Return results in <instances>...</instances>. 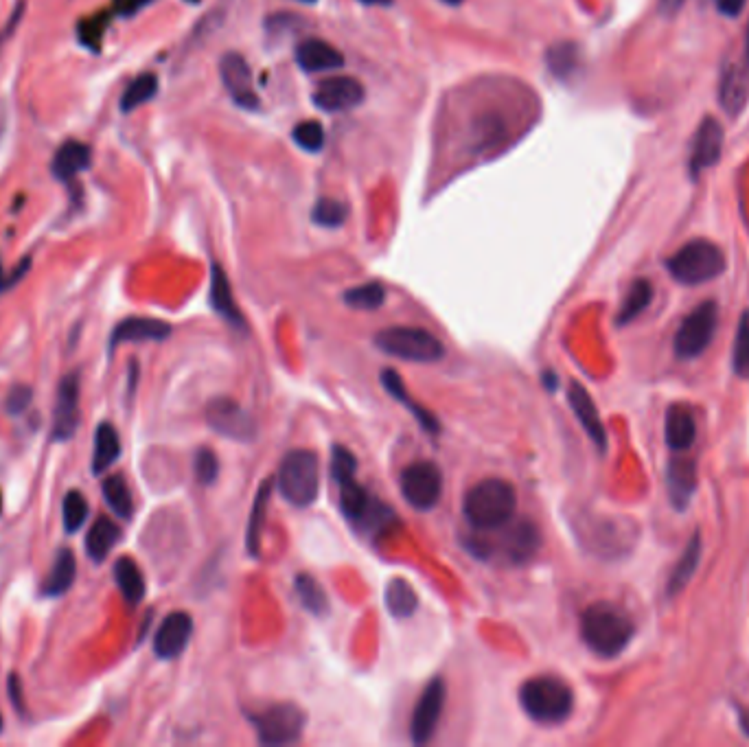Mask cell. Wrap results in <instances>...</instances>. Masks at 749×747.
<instances>
[{"label":"cell","mask_w":749,"mask_h":747,"mask_svg":"<svg viewBox=\"0 0 749 747\" xmlns=\"http://www.w3.org/2000/svg\"><path fill=\"white\" fill-rule=\"evenodd\" d=\"M263 745H287L303 737L307 715L296 704H272L255 715H248Z\"/></svg>","instance_id":"9c48e42d"},{"label":"cell","mask_w":749,"mask_h":747,"mask_svg":"<svg viewBox=\"0 0 749 747\" xmlns=\"http://www.w3.org/2000/svg\"><path fill=\"white\" fill-rule=\"evenodd\" d=\"M22 16H25V3H20L14 7V11H11V16L7 18V22L3 25V29H0V53H3V49L7 47V42L14 38V33L18 31L20 27V20Z\"/></svg>","instance_id":"f907efd6"},{"label":"cell","mask_w":749,"mask_h":747,"mask_svg":"<svg viewBox=\"0 0 749 747\" xmlns=\"http://www.w3.org/2000/svg\"><path fill=\"white\" fill-rule=\"evenodd\" d=\"M749 97V64L725 68L719 84V101L730 117H739Z\"/></svg>","instance_id":"7402d4cb"},{"label":"cell","mask_w":749,"mask_h":747,"mask_svg":"<svg viewBox=\"0 0 749 747\" xmlns=\"http://www.w3.org/2000/svg\"><path fill=\"white\" fill-rule=\"evenodd\" d=\"M0 732H3V715H0Z\"/></svg>","instance_id":"be15d7a7"},{"label":"cell","mask_w":749,"mask_h":747,"mask_svg":"<svg viewBox=\"0 0 749 747\" xmlns=\"http://www.w3.org/2000/svg\"><path fill=\"white\" fill-rule=\"evenodd\" d=\"M349 217L347 204L333 198H322L311 211V220H314L322 228H340Z\"/></svg>","instance_id":"b9f144b4"},{"label":"cell","mask_w":749,"mask_h":747,"mask_svg":"<svg viewBox=\"0 0 749 747\" xmlns=\"http://www.w3.org/2000/svg\"><path fill=\"white\" fill-rule=\"evenodd\" d=\"M211 305L217 314H220L224 320H228L230 325L237 329H244L246 320L241 316L239 307L233 298V290H230V283L226 272L222 270L220 263H213L211 268Z\"/></svg>","instance_id":"4316f807"},{"label":"cell","mask_w":749,"mask_h":747,"mask_svg":"<svg viewBox=\"0 0 749 747\" xmlns=\"http://www.w3.org/2000/svg\"><path fill=\"white\" fill-rule=\"evenodd\" d=\"M193 467H195V478H198V482L204 487L213 485L217 476H220V461H217V456L211 450H206V447L195 454Z\"/></svg>","instance_id":"bcb514c9"},{"label":"cell","mask_w":749,"mask_h":747,"mask_svg":"<svg viewBox=\"0 0 749 747\" xmlns=\"http://www.w3.org/2000/svg\"><path fill=\"white\" fill-rule=\"evenodd\" d=\"M386 607L390 616L410 618L414 612H417L419 596L406 579L395 577L386 585Z\"/></svg>","instance_id":"836d02e7"},{"label":"cell","mask_w":749,"mask_h":747,"mask_svg":"<svg viewBox=\"0 0 749 747\" xmlns=\"http://www.w3.org/2000/svg\"><path fill=\"white\" fill-rule=\"evenodd\" d=\"M544 384L548 386V390H557V375L555 373H552V371H546L544 373Z\"/></svg>","instance_id":"6f0895ef"},{"label":"cell","mask_w":749,"mask_h":747,"mask_svg":"<svg viewBox=\"0 0 749 747\" xmlns=\"http://www.w3.org/2000/svg\"><path fill=\"white\" fill-rule=\"evenodd\" d=\"M75 577H77V559L73 555V550L62 548L53 561L49 579H46L44 583V594L62 596L64 592L73 588Z\"/></svg>","instance_id":"1f68e13d"},{"label":"cell","mask_w":749,"mask_h":747,"mask_svg":"<svg viewBox=\"0 0 749 747\" xmlns=\"http://www.w3.org/2000/svg\"><path fill=\"white\" fill-rule=\"evenodd\" d=\"M79 423V373H71L62 379L57 390L55 415H53V439L68 441Z\"/></svg>","instance_id":"e0dca14e"},{"label":"cell","mask_w":749,"mask_h":747,"mask_svg":"<svg viewBox=\"0 0 749 747\" xmlns=\"http://www.w3.org/2000/svg\"><path fill=\"white\" fill-rule=\"evenodd\" d=\"M568 401L572 406L574 417L579 419V423L583 425V430L587 432V436H590L592 443L598 447V450L605 452L607 450V432H605V425L601 421V415H598V408L592 401L590 393H587V390L579 382H570Z\"/></svg>","instance_id":"d6986e66"},{"label":"cell","mask_w":749,"mask_h":747,"mask_svg":"<svg viewBox=\"0 0 749 747\" xmlns=\"http://www.w3.org/2000/svg\"><path fill=\"white\" fill-rule=\"evenodd\" d=\"M114 581H117L123 599L130 605H138L145 599V577L132 557H119L114 563Z\"/></svg>","instance_id":"f546056e"},{"label":"cell","mask_w":749,"mask_h":747,"mask_svg":"<svg viewBox=\"0 0 749 747\" xmlns=\"http://www.w3.org/2000/svg\"><path fill=\"white\" fill-rule=\"evenodd\" d=\"M281 496L298 509L311 507L320 496V461L311 450H292L285 454L276 476Z\"/></svg>","instance_id":"5b68a950"},{"label":"cell","mask_w":749,"mask_h":747,"mask_svg":"<svg viewBox=\"0 0 749 747\" xmlns=\"http://www.w3.org/2000/svg\"><path fill=\"white\" fill-rule=\"evenodd\" d=\"M103 498H106L108 507L117 513L121 520H132L134 500L128 482H125L123 476H110L103 480Z\"/></svg>","instance_id":"8d00e7d4"},{"label":"cell","mask_w":749,"mask_h":747,"mask_svg":"<svg viewBox=\"0 0 749 747\" xmlns=\"http://www.w3.org/2000/svg\"><path fill=\"white\" fill-rule=\"evenodd\" d=\"M29 266H31V259H25V261H22L20 266H18V270L5 274L3 263H0V292H7L9 287H14V285H16V283H18V281H20L22 277H25V274L29 272Z\"/></svg>","instance_id":"816d5d0a"},{"label":"cell","mask_w":749,"mask_h":747,"mask_svg":"<svg viewBox=\"0 0 749 747\" xmlns=\"http://www.w3.org/2000/svg\"><path fill=\"white\" fill-rule=\"evenodd\" d=\"M336 485L340 491V509L355 528L377 535L382 533L384 528L393 526L395 513L390 511L386 504L373 498L371 493L355 480V474L336 480Z\"/></svg>","instance_id":"52a82bcc"},{"label":"cell","mask_w":749,"mask_h":747,"mask_svg":"<svg viewBox=\"0 0 749 747\" xmlns=\"http://www.w3.org/2000/svg\"><path fill=\"white\" fill-rule=\"evenodd\" d=\"M728 268L725 252L708 239H693L666 259V270L682 285H701L721 277Z\"/></svg>","instance_id":"277c9868"},{"label":"cell","mask_w":749,"mask_h":747,"mask_svg":"<svg viewBox=\"0 0 749 747\" xmlns=\"http://www.w3.org/2000/svg\"><path fill=\"white\" fill-rule=\"evenodd\" d=\"M270 491H272V480H265L257 491L255 507L250 513V524H248V535H246V546L250 557H259V544H261V526L265 520V509L270 502Z\"/></svg>","instance_id":"74e56055"},{"label":"cell","mask_w":749,"mask_h":747,"mask_svg":"<svg viewBox=\"0 0 749 747\" xmlns=\"http://www.w3.org/2000/svg\"><path fill=\"white\" fill-rule=\"evenodd\" d=\"M517 511V493L511 482L487 478L465 493V520L478 531H495L513 520Z\"/></svg>","instance_id":"7a4b0ae2"},{"label":"cell","mask_w":749,"mask_h":747,"mask_svg":"<svg viewBox=\"0 0 749 747\" xmlns=\"http://www.w3.org/2000/svg\"><path fill=\"white\" fill-rule=\"evenodd\" d=\"M121 537V528L117 522L108 520V517H99V520L90 526L88 537H86V553L92 561H103L110 550L117 546Z\"/></svg>","instance_id":"4dcf8cb0"},{"label":"cell","mask_w":749,"mask_h":747,"mask_svg":"<svg viewBox=\"0 0 749 747\" xmlns=\"http://www.w3.org/2000/svg\"><path fill=\"white\" fill-rule=\"evenodd\" d=\"M296 594L301 599V605L314 616H325L329 612V596L325 588L311 577V574L303 572L296 577Z\"/></svg>","instance_id":"d590c367"},{"label":"cell","mask_w":749,"mask_h":747,"mask_svg":"<svg viewBox=\"0 0 749 747\" xmlns=\"http://www.w3.org/2000/svg\"><path fill=\"white\" fill-rule=\"evenodd\" d=\"M106 27H108V14L92 16L79 25V40H82V44H86L88 49L99 51V44H101Z\"/></svg>","instance_id":"7dc6e473"},{"label":"cell","mask_w":749,"mask_h":747,"mask_svg":"<svg viewBox=\"0 0 749 747\" xmlns=\"http://www.w3.org/2000/svg\"><path fill=\"white\" fill-rule=\"evenodd\" d=\"M539 546H541V535L537 531V526L526 520L506 528V533L502 537L504 555L513 563H517V566L533 559L537 555Z\"/></svg>","instance_id":"cb8c5ba5"},{"label":"cell","mask_w":749,"mask_h":747,"mask_svg":"<svg viewBox=\"0 0 749 747\" xmlns=\"http://www.w3.org/2000/svg\"><path fill=\"white\" fill-rule=\"evenodd\" d=\"M193 636V618L187 612L169 614L154 636V653L160 660H176Z\"/></svg>","instance_id":"ac0fdd59"},{"label":"cell","mask_w":749,"mask_h":747,"mask_svg":"<svg viewBox=\"0 0 749 747\" xmlns=\"http://www.w3.org/2000/svg\"><path fill=\"white\" fill-rule=\"evenodd\" d=\"M121 441L119 432L112 423H101L95 434V454H92V471L101 474L119 461Z\"/></svg>","instance_id":"d6a6232c"},{"label":"cell","mask_w":749,"mask_h":747,"mask_svg":"<svg viewBox=\"0 0 749 747\" xmlns=\"http://www.w3.org/2000/svg\"><path fill=\"white\" fill-rule=\"evenodd\" d=\"M373 342L390 358L414 364H434L445 358L443 342L434 333L419 327H388L375 333Z\"/></svg>","instance_id":"8992f818"},{"label":"cell","mask_w":749,"mask_h":747,"mask_svg":"<svg viewBox=\"0 0 749 747\" xmlns=\"http://www.w3.org/2000/svg\"><path fill=\"white\" fill-rule=\"evenodd\" d=\"M664 436L666 445L673 452H686L693 447L697 439V423L693 412L684 406H673L666 412V423H664Z\"/></svg>","instance_id":"d4e9b609"},{"label":"cell","mask_w":749,"mask_h":747,"mask_svg":"<svg viewBox=\"0 0 749 747\" xmlns=\"http://www.w3.org/2000/svg\"><path fill=\"white\" fill-rule=\"evenodd\" d=\"M739 723H741V730L745 732V737H749V708L741 710V717H739Z\"/></svg>","instance_id":"680465c9"},{"label":"cell","mask_w":749,"mask_h":747,"mask_svg":"<svg viewBox=\"0 0 749 747\" xmlns=\"http://www.w3.org/2000/svg\"><path fill=\"white\" fill-rule=\"evenodd\" d=\"M342 301H344V305H349L353 309H362V312H375V309H379L386 303V290H384L382 283L371 281V283L351 287V290L344 292Z\"/></svg>","instance_id":"f35d334b"},{"label":"cell","mask_w":749,"mask_h":747,"mask_svg":"<svg viewBox=\"0 0 749 747\" xmlns=\"http://www.w3.org/2000/svg\"><path fill=\"white\" fill-rule=\"evenodd\" d=\"M445 697H447V686L441 677H434V680L423 688V693L417 701V706H414L412 719H410V737L414 745H423L434 737V732L436 728H439V721L443 715Z\"/></svg>","instance_id":"4fadbf2b"},{"label":"cell","mask_w":749,"mask_h":747,"mask_svg":"<svg viewBox=\"0 0 749 747\" xmlns=\"http://www.w3.org/2000/svg\"><path fill=\"white\" fill-rule=\"evenodd\" d=\"M294 141L296 145L305 149V152L309 154H316L320 152L322 147H325V130H322V125L318 121H303L298 123L294 132Z\"/></svg>","instance_id":"f6af8a7d"},{"label":"cell","mask_w":749,"mask_h":747,"mask_svg":"<svg viewBox=\"0 0 749 747\" xmlns=\"http://www.w3.org/2000/svg\"><path fill=\"white\" fill-rule=\"evenodd\" d=\"M701 553H704V539H701L699 531H695V535L690 537V542L686 544L682 557H679V561L675 563L671 577H668V583H666L668 596L684 592V588L690 583V579L695 577V572L699 568Z\"/></svg>","instance_id":"83f0119b"},{"label":"cell","mask_w":749,"mask_h":747,"mask_svg":"<svg viewBox=\"0 0 749 747\" xmlns=\"http://www.w3.org/2000/svg\"><path fill=\"white\" fill-rule=\"evenodd\" d=\"M443 3H447V5H452V7H458L460 3H463V0H443Z\"/></svg>","instance_id":"6125c7cd"},{"label":"cell","mask_w":749,"mask_h":747,"mask_svg":"<svg viewBox=\"0 0 749 747\" xmlns=\"http://www.w3.org/2000/svg\"><path fill=\"white\" fill-rule=\"evenodd\" d=\"M169 336H171V325L165 323V320L134 316V318H125L123 323L114 327L112 338H110V349H114L117 344H123V342H163Z\"/></svg>","instance_id":"ffe728a7"},{"label":"cell","mask_w":749,"mask_h":747,"mask_svg":"<svg viewBox=\"0 0 749 747\" xmlns=\"http://www.w3.org/2000/svg\"><path fill=\"white\" fill-rule=\"evenodd\" d=\"M33 399V390L25 384H18L9 390L7 395V412L9 415H22L31 404Z\"/></svg>","instance_id":"681fc988"},{"label":"cell","mask_w":749,"mask_h":747,"mask_svg":"<svg viewBox=\"0 0 749 747\" xmlns=\"http://www.w3.org/2000/svg\"><path fill=\"white\" fill-rule=\"evenodd\" d=\"M745 5H747V0H714V7L719 9V14L728 18H739Z\"/></svg>","instance_id":"f5cc1de1"},{"label":"cell","mask_w":749,"mask_h":747,"mask_svg":"<svg viewBox=\"0 0 749 747\" xmlns=\"http://www.w3.org/2000/svg\"><path fill=\"white\" fill-rule=\"evenodd\" d=\"M305 3H316V0H305Z\"/></svg>","instance_id":"e7e4bbea"},{"label":"cell","mask_w":749,"mask_h":747,"mask_svg":"<svg viewBox=\"0 0 749 747\" xmlns=\"http://www.w3.org/2000/svg\"><path fill=\"white\" fill-rule=\"evenodd\" d=\"M723 143L725 134L721 123L712 117H706L701 121L695 132L693 147H690V176L697 180L706 169L717 165L723 154Z\"/></svg>","instance_id":"9a60e30c"},{"label":"cell","mask_w":749,"mask_h":747,"mask_svg":"<svg viewBox=\"0 0 749 747\" xmlns=\"http://www.w3.org/2000/svg\"><path fill=\"white\" fill-rule=\"evenodd\" d=\"M149 3H152V0H114V9H117L121 16H134Z\"/></svg>","instance_id":"11a10c76"},{"label":"cell","mask_w":749,"mask_h":747,"mask_svg":"<svg viewBox=\"0 0 749 747\" xmlns=\"http://www.w3.org/2000/svg\"><path fill=\"white\" fill-rule=\"evenodd\" d=\"M382 384L388 390L390 397H395L399 401V404H403V406H406L410 410V415H414V419H417L421 423V428L425 432H428V434H439L441 432L439 419H436L430 410H425L423 406H419L417 401H414L408 395V390H406V386H403V382H401V377H399L397 371L386 369L382 373Z\"/></svg>","instance_id":"f1b7e54d"},{"label":"cell","mask_w":749,"mask_h":747,"mask_svg":"<svg viewBox=\"0 0 749 747\" xmlns=\"http://www.w3.org/2000/svg\"><path fill=\"white\" fill-rule=\"evenodd\" d=\"M583 531L579 533L585 546L601 557H616L629 553L638 539V528L629 520H614V517H592L583 520Z\"/></svg>","instance_id":"30bf717a"},{"label":"cell","mask_w":749,"mask_h":747,"mask_svg":"<svg viewBox=\"0 0 749 747\" xmlns=\"http://www.w3.org/2000/svg\"><path fill=\"white\" fill-rule=\"evenodd\" d=\"M220 75L235 103L246 110L259 108V97L255 93V86H252V71L244 55L226 53L220 62Z\"/></svg>","instance_id":"2e32d148"},{"label":"cell","mask_w":749,"mask_h":747,"mask_svg":"<svg viewBox=\"0 0 749 747\" xmlns=\"http://www.w3.org/2000/svg\"><path fill=\"white\" fill-rule=\"evenodd\" d=\"M520 706L533 721L555 726L572 715L574 693L559 677L537 675L520 686Z\"/></svg>","instance_id":"3957f363"},{"label":"cell","mask_w":749,"mask_h":747,"mask_svg":"<svg viewBox=\"0 0 749 747\" xmlns=\"http://www.w3.org/2000/svg\"><path fill=\"white\" fill-rule=\"evenodd\" d=\"M64 528L66 533H77L86 524L88 517V502L82 496V491H68L64 498Z\"/></svg>","instance_id":"7bdbcfd3"},{"label":"cell","mask_w":749,"mask_h":747,"mask_svg":"<svg viewBox=\"0 0 749 747\" xmlns=\"http://www.w3.org/2000/svg\"><path fill=\"white\" fill-rule=\"evenodd\" d=\"M189 3H198V0H189Z\"/></svg>","instance_id":"03108f58"},{"label":"cell","mask_w":749,"mask_h":747,"mask_svg":"<svg viewBox=\"0 0 749 747\" xmlns=\"http://www.w3.org/2000/svg\"><path fill=\"white\" fill-rule=\"evenodd\" d=\"M666 485L668 496H671L673 507L677 511H684L688 507L690 498L697 489V469L693 461H671L666 469Z\"/></svg>","instance_id":"484cf974"},{"label":"cell","mask_w":749,"mask_h":747,"mask_svg":"<svg viewBox=\"0 0 749 747\" xmlns=\"http://www.w3.org/2000/svg\"><path fill=\"white\" fill-rule=\"evenodd\" d=\"M9 697H11V704H14L16 710L22 715V712H25V699H22V684L16 673L9 675Z\"/></svg>","instance_id":"db71d44e"},{"label":"cell","mask_w":749,"mask_h":747,"mask_svg":"<svg viewBox=\"0 0 749 747\" xmlns=\"http://www.w3.org/2000/svg\"><path fill=\"white\" fill-rule=\"evenodd\" d=\"M651 301H653V285H651V281H647V279L633 281L631 287H629L627 296H625V301H622V305H620V312H618L616 323L620 327H625V325L633 323V320H636L644 312V309H647L651 305Z\"/></svg>","instance_id":"e575fe53"},{"label":"cell","mask_w":749,"mask_h":747,"mask_svg":"<svg viewBox=\"0 0 749 747\" xmlns=\"http://www.w3.org/2000/svg\"><path fill=\"white\" fill-rule=\"evenodd\" d=\"M636 636L631 616L614 603H594L581 616V638L598 658H616Z\"/></svg>","instance_id":"6da1fadb"},{"label":"cell","mask_w":749,"mask_h":747,"mask_svg":"<svg viewBox=\"0 0 749 747\" xmlns=\"http://www.w3.org/2000/svg\"><path fill=\"white\" fill-rule=\"evenodd\" d=\"M90 163H92L90 145L71 139L55 152L51 171L57 180L66 182L68 185V182H73L79 174H82V171L90 169Z\"/></svg>","instance_id":"603a6c76"},{"label":"cell","mask_w":749,"mask_h":747,"mask_svg":"<svg viewBox=\"0 0 749 747\" xmlns=\"http://www.w3.org/2000/svg\"><path fill=\"white\" fill-rule=\"evenodd\" d=\"M311 99L325 112H347L364 101V86L355 77L333 75L322 79Z\"/></svg>","instance_id":"5bb4252c"},{"label":"cell","mask_w":749,"mask_h":747,"mask_svg":"<svg viewBox=\"0 0 749 747\" xmlns=\"http://www.w3.org/2000/svg\"><path fill=\"white\" fill-rule=\"evenodd\" d=\"M206 423L230 441L250 443L257 436V423L250 412L228 397H217L211 401L209 408H206Z\"/></svg>","instance_id":"7c38bea8"},{"label":"cell","mask_w":749,"mask_h":747,"mask_svg":"<svg viewBox=\"0 0 749 747\" xmlns=\"http://www.w3.org/2000/svg\"><path fill=\"white\" fill-rule=\"evenodd\" d=\"M684 5H686V0H660V9L664 16H675Z\"/></svg>","instance_id":"9f6ffc18"},{"label":"cell","mask_w":749,"mask_h":747,"mask_svg":"<svg viewBox=\"0 0 749 747\" xmlns=\"http://www.w3.org/2000/svg\"><path fill=\"white\" fill-rule=\"evenodd\" d=\"M548 64L557 77H570L579 66V49L570 42L557 44L555 49L548 51Z\"/></svg>","instance_id":"ee69618b"},{"label":"cell","mask_w":749,"mask_h":747,"mask_svg":"<svg viewBox=\"0 0 749 747\" xmlns=\"http://www.w3.org/2000/svg\"><path fill=\"white\" fill-rule=\"evenodd\" d=\"M156 93H158V77L154 73L138 75L134 82L125 88V93L121 97V110L132 112L136 108H141L143 103L152 101Z\"/></svg>","instance_id":"ab89813d"},{"label":"cell","mask_w":749,"mask_h":747,"mask_svg":"<svg viewBox=\"0 0 749 747\" xmlns=\"http://www.w3.org/2000/svg\"><path fill=\"white\" fill-rule=\"evenodd\" d=\"M717 323H719L717 303L706 301L697 305L675 331L673 351L677 355V360L688 362V360L699 358V355L710 347L714 331H717Z\"/></svg>","instance_id":"ba28073f"},{"label":"cell","mask_w":749,"mask_h":747,"mask_svg":"<svg viewBox=\"0 0 749 747\" xmlns=\"http://www.w3.org/2000/svg\"><path fill=\"white\" fill-rule=\"evenodd\" d=\"M362 5H368V7H390L395 3V0H360Z\"/></svg>","instance_id":"91938a15"},{"label":"cell","mask_w":749,"mask_h":747,"mask_svg":"<svg viewBox=\"0 0 749 747\" xmlns=\"http://www.w3.org/2000/svg\"><path fill=\"white\" fill-rule=\"evenodd\" d=\"M732 369L739 377H749V309L739 320V329L734 336L732 347Z\"/></svg>","instance_id":"60d3db41"},{"label":"cell","mask_w":749,"mask_h":747,"mask_svg":"<svg viewBox=\"0 0 749 747\" xmlns=\"http://www.w3.org/2000/svg\"><path fill=\"white\" fill-rule=\"evenodd\" d=\"M296 64L305 73H327L342 68L344 55L325 40L309 38L296 47Z\"/></svg>","instance_id":"44dd1931"},{"label":"cell","mask_w":749,"mask_h":747,"mask_svg":"<svg viewBox=\"0 0 749 747\" xmlns=\"http://www.w3.org/2000/svg\"><path fill=\"white\" fill-rule=\"evenodd\" d=\"M745 60L749 64V27H747V38H745Z\"/></svg>","instance_id":"94428289"},{"label":"cell","mask_w":749,"mask_h":747,"mask_svg":"<svg viewBox=\"0 0 749 747\" xmlns=\"http://www.w3.org/2000/svg\"><path fill=\"white\" fill-rule=\"evenodd\" d=\"M357 471L355 456L344 445H336L331 452V476L333 480H340L344 476H353Z\"/></svg>","instance_id":"c3c4849f"},{"label":"cell","mask_w":749,"mask_h":747,"mask_svg":"<svg viewBox=\"0 0 749 747\" xmlns=\"http://www.w3.org/2000/svg\"><path fill=\"white\" fill-rule=\"evenodd\" d=\"M401 496L412 509L432 511L443 496V474L432 461H417L408 465L399 476Z\"/></svg>","instance_id":"8fae6325"}]
</instances>
